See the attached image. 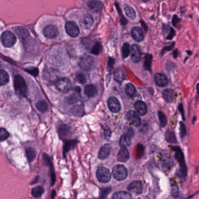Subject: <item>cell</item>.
<instances>
[{
  "mask_svg": "<svg viewBox=\"0 0 199 199\" xmlns=\"http://www.w3.org/2000/svg\"><path fill=\"white\" fill-rule=\"evenodd\" d=\"M36 108L41 112H45L48 110V105L44 100L39 101L36 104Z\"/></svg>",
  "mask_w": 199,
  "mask_h": 199,
  "instance_id": "obj_35",
  "label": "cell"
},
{
  "mask_svg": "<svg viewBox=\"0 0 199 199\" xmlns=\"http://www.w3.org/2000/svg\"><path fill=\"white\" fill-rule=\"evenodd\" d=\"M163 97L167 103L173 102L176 98L175 91L171 88L166 89L163 92Z\"/></svg>",
  "mask_w": 199,
  "mask_h": 199,
  "instance_id": "obj_16",
  "label": "cell"
},
{
  "mask_svg": "<svg viewBox=\"0 0 199 199\" xmlns=\"http://www.w3.org/2000/svg\"><path fill=\"white\" fill-rule=\"evenodd\" d=\"M116 7H117V9H118V11H119V12H120V13L121 14V22L122 25H126V23H127V21H126V19L125 18H124V16L122 15L121 12V9L120 8V7H118V5H117V4H116Z\"/></svg>",
  "mask_w": 199,
  "mask_h": 199,
  "instance_id": "obj_50",
  "label": "cell"
},
{
  "mask_svg": "<svg viewBox=\"0 0 199 199\" xmlns=\"http://www.w3.org/2000/svg\"><path fill=\"white\" fill-rule=\"evenodd\" d=\"M196 117L195 116H193V120H192V124H195V123L196 122Z\"/></svg>",
  "mask_w": 199,
  "mask_h": 199,
  "instance_id": "obj_56",
  "label": "cell"
},
{
  "mask_svg": "<svg viewBox=\"0 0 199 199\" xmlns=\"http://www.w3.org/2000/svg\"><path fill=\"white\" fill-rule=\"evenodd\" d=\"M72 112L76 116H79L82 114V113L83 112V109L82 106L78 105L73 108V109H72Z\"/></svg>",
  "mask_w": 199,
  "mask_h": 199,
  "instance_id": "obj_42",
  "label": "cell"
},
{
  "mask_svg": "<svg viewBox=\"0 0 199 199\" xmlns=\"http://www.w3.org/2000/svg\"><path fill=\"white\" fill-rule=\"evenodd\" d=\"M26 153L27 159H28L29 162H30L33 161V159L35 158V157L36 156V150L32 147L27 148L26 150Z\"/></svg>",
  "mask_w": 199,
  "mask_h": 199,
  "instance_id": "obj_32",
  "label": "cell"
},
{
  "mask_svg": "<svg viewBox=\"0 0 199 199\" xmlns=\"http://www.w3.org/2000/svg\"><path fill=\"white\" fill-rule=\"evenodd\" d=\"M44 189L42 186H37L32 189V195L34 198H39L42 196L44 193Z\"/></svg>",
  "mask_w": 199,
  "mask_h": 199,
  "instance_id": "obj_33",
  "label": "cell"
},
{
  "mask_svg": "<svg viewBox=\"0 0 199 199\" xmlns=\"http://www.w3.org/2000/svg\"><path fill=\"white\" fill-rule=\"evenodd\" d=\"M110 147L108 145H105L102 146L99 153V158L101 159H104L108 158V156L110 154Z\"/></svg>",
  "mask_w": 199,
  "mask_h": 199,
  "instance_id": "obj_24",
  "label": "cell"
},
{
  "mask_svg": "<svg viewBox=\"0 0 199 199\" xmlns=\"http://www.w3.org/2000/svg\"><path fill=\"white\" fill-rule=\"evenodd\" d=\"M125 78L126 74L122 68H118L115 70L114 73V78L116 81L119 83H121L123 80H125Z\"/></svg>",
  "mask_w": 199,
  "mask_h": 199,
  "instance_id": "obj_21",
  "label": "cell"
},
{
  "mask_svg": "<svg viewBox=\"0 0 199 199\" xmlns=\"http://www.w3.org/2000/svg\"><path fill=\"white\" fill-rule=\"evenodd\" d=\"M66 33L70 36L75 37L79 34V28L77 24L74 21H68L65 24Z\"/></svg>",
  "mask_w": 199,
  "mask_h": 199,
  "instance_id": "obj_8",
  "label": "cell"
},
{
  "mask_svg": "<svg viewBox=\"0 0 199 199\" xmlns=\"http://www.w3.org/2000/svg\"><path fill=\"white\" fill-rule=\"evenodd\" d=\"M158 116L159 119V121L160 125L162 127H166L167 123V119L166 117V114L161 111H158Z\"/></svg>",
  "mask_w": 199,
  "mask_h": 199,
  "instance_id": "obj_34",
  "label": "cell"
},
{
  "mask_svg": "<svg viewBox=\"0 0 199 199\" xmlns=\"http://www.w3.org/2000/svg\"><path fill=\"white\" fill-rule=\"evenodd\" d=\"M180 21H181V19L177 16V15L174 14L172 17V24L174 26L177 28V25L180 23Z\"/></svg>",
  "mask_w": 199,
  "mask_h": 199,
  "instance_id": "obj_45",
  "label": "cell"
},
{
  "mask_svg": "<svg viewBox=\"0 0 199 199\" xmlns=\"http://www.w3.org/2000/svg\"><path fill=\"white\" fill-rule=\"evenodd\" d=\"M172 55H173L174 58L177 59V55H178V50H177V49H175V50H174L173 51Z\"/></svg>",
  "mask_w": 199,
  "mask_h": 199,
  "instance_id": "obj_54",
  "label": "cell"
},
{
  "mask_svg": "<svg viewBox=\"0 0 199 199\" xmlns=\"http://www.w3.org/2000/svg\"><path fill=\"white\" fill-rule=\"evenodd\" d=\"M112 176L117 180H123L128 176L127 169L123 165H116L112 169Z\"/></svg>",
  "mask_w": 199,
  "mask_h": 199,
  "instance_id": "obj_4",
  "label": "cell"
},
{
  "mask_svg": "<svg viewBox=\"0 0 199 199\" xmlns=\"http://www.w3.org/2000/svg\"><path fill=\"white\" fill-rule=\"evenodd\" d=\"M142 58V53L140 47L137 44H133L131 47V59L135 63H138Z\"/></svg>",
  "mask_w": 199,
  "mask_h": 199,
  "instance_id": "obj_13",
  "label": "cell"
},
{
  "mask_svg": "<svg viewBox=\"0 0 199 199\" xmlns=\"http://www.w3.org/2000/svg\"><path fill=\"white\" fill-rule=\"evenodd\" d=\"M10 137V133L3 128H0V141L6 140Z\"/></svg>",
  "mask_w": 199,
  "mask_h": 199,
  "instance_id": "obj_41",
  "label": "cell"
},
{
  "mask_svg": "<svg viewBox=\"0 0 199 199\" xmlns=\"http://www.w3.org/2000/svg\"><path fill=\"white\" fill-rule=\"evenodd\" d=\"M152 59L153 56L150 54H147L146 55L144 58V67L145 70L150 71L151 67V63H152Z\"/></svg>",
  "mask_w": 199,
  "mask_h": 199,
  "instance_id": "obj_31",
  "label": "cell"
},
{
  "mask_svg": "<svg viewBox=\"0 0 199 199\" xmlns=\"http://www.w3.org/2000/svg\"><path fill=\"white\" fill-rule=\"evenodd\" d=\"M175 36H176L175 31L174 29H172V28H170L169 32V34L167 35V36L166 37V39L167 40H172Z\"/></svg>",
  "mask_w": 199,
  "mask_h": 199,
  "instance_id": "obj_46",
  "label": "cell"
},
{
  "mask_svg": "<svg viewBox=\"0 0 199 199\" xmlns=\"http://www.w3.org/2000/svg\"><path fill=\"white\" fill-rule=\"evenodd\" d=\"M133 37L137 42H142L144 40V35L142 29L139 27H134L131 31Z\"/></svg>",
  "mask_w": 199,
  "mask_h": 199,
  "instance_id": "obj_17",
  "label": "cell"
},
{
  "mask_svg": "<svg viewBox=\"0 0 199 199\" xmlns=\"http://www.w3.org/2000/svg\"><path fill=\"white\" fill-rule=\"evenodd\" d=\"M112 198L114 199H129L132 198V196L128 192L122 191L115 193Z\"/></svg>",
  "mask_w": 199,
  "mask_h": 199,
  "instance_id": "obj_29",
  "label": "cell"
},
{
  "mask_svg": "<svg viewBox=\"0 0 199 199\" xmlns=\"http://www.w3.org/2000/svg\"><path fill=\"white\" fill-rule=\"evenodd\" d=\"M84 91H85V95L88 97H93L97 93V90L96 88V87H94L93 85H86Z\"/></svg>",
  "mask_w": 199,
  "mask_h": 199,
  "instance_id": "obj_26",
  "label": "cell"
},
{
  "mask_svg": "<svg viewBox=\"0 0 199 199\" xmlns=\"http://www.w3.org/2000/svg\"><path fill=\"white\" fill-rule=\"evenodd\" d=\"M15 32L18 36V37H19V39L23 41L27 39L29 36V33L28 31L26 28L21 26L17 27L15 29Z\"/></svg>",
  "mask_w": 199,
  "mask_h": 199,
  "instance_id": "obj_22",
  "label": "cell"
},
{
  "mask_svg": "<svg viewBox=\"0 0 199 199\" xmlns=\"http://www.w3.org/2000/svg\"><path fill=\"white\" fill-rule=\"evenodd\" d=\"M111 173L109 169L105 167H100L97 171V177L101 183H107L110 180Z\"/></svg>",
  "mask_w": 199,
  "mask_h": 199,
  "instance_id": "obj_6",
  "label": "cell"
},
{
  "mask_svg": "<svg viewBox=\"0 0 199 199\" xmlns=\"http://www.w3.org/2000/svg\"><path fill=\"white\" fill-rule=\"evenodd\" d=\"M134 109L136 112L140 116H144L147 111L146 104L143 101H137L134 104Z\"/></svg>",
  "mask_w": 199,
  "mask_h": 199,
  "instance_id": "obj_19",
  "label": "cell"
},
{
  "mask_svg": "<svg viewBox=\"0 0 199 199\" xmlns=\"http://www.w3.org/2000/svg\"><path fill=\"white\" fill-rule=\"evenodd\" d=\"M43 34L47 38L54 39L58 34V29L54 25H48L44 28Z\"/></svg>",
  "mask_w": 199,
  "mask_h": 199,
  "instance_id": "obj_12",
  "label": "cell"
},
{
  "mask_svg": "<svg viewBox=\"0 0 199 199\" xmlns=\"http://www.w3.org/2000/svg\"><path fill=\"white\" fill-rule=\"evenodd\" d=\"M196 100L197 101L199 99V83L196 85Z\"/></svg>",
  "mask_w": 199,
  "mask_h": 199,
  "instance_id": "obj_53",
  "label": "cell"
},
{
  "mask_svg": "<svg viewBox=\"0 0 199 199\" xmlns=\"http://www.w3.org/2000/svg\"><path fill=\"white\" fill-rule=\"evenodd\" d=\"M131 52L130 46L128 43H125L122 47V57L123 58H126L129 55Z\"/></svg>",
  "mask_w": 199,
  "mask_h": 199,
  "instance_id": "obj_40",
  "label": "cell"
},
{
  "mask_svg": "<svg viewBox=\"0 0 199 199\" xmlns=\"http://www.w3.org/2000/svg\"><path fill=\"white\" fill-rule=\"evenodd\" d=\"M1 42L5 47H11L16 43V39L12 32L6 31L1 34Z\"/></svg>",
  "mask_w": 199,
  "mask_h": 199,
  "instance_id": "obj_3",
  "label": "cell"
},
{
  "mask_svg": "<svg viewBox=\"0 0 199 199\" xmlns=\"http://www.w3.org/2000/svg\"><path fill=\"white\" fill-rule=\"evenodd\" d=\"M1 67H2V64H1V63L0 62V69H1Z\"/></svg>",
  "mask_w": 199,
  "mask_h": 199,
  "instance_id": "obj_60",
  "label": "cell"
},
{
  "mask_svg": "<svg viewBox=\"0 0 199 199\" xmlns=\"http://www.w3.org/2000/svg\"><path fill=\"white\" fill-rule=\"evenodd\" d=\"M82 23L83 28H85L86 29L90 28L93 23V18L92 16L89 14H87V15H85L84 17L83 18Z\"/></svg>",
  "mask_w": 199,
  "mask_h": 199,
  "instance_id": "obj_27",
  "label": "cell"
},
{
  "mask_svg": "<svg viewBox=\"0 0 199 199\" xmlns=\"http://www.w3.org/2000/svg\"><path fill=\"white\" fill-rule=\"evenodd\" d=\"M199 192H198L197 193H199ZM196 193H195V194H193V195L192 196H189V197H188V198H193V197L195 195H196Z\"/></svg>",
  "mask_w": 199,
  "mask_h": 199,
  "instance_id": "obj_58",
  "label": "cell"
},
{
  "mask_svg": "<svg viewBox=\"0 0 199 199\" xmlns=\"http://www.w3.org/2000/svg\"><path fill=\"white\" fill-rule=\"evenodd\" d=\"M186 53H187V54H188V55H189V56H190V55H192V52L190 51V50H187V51H186Z\"/></svg>",
  "mask_w": 199,
  "mask_h": 199,
  "instance_id": "obj_57",
  "label": "cell"
},
{
  "mask_svg": "<svg viewBox=\"0 0 199 199\" xmlns=\"http://www.w3.org/2000/svg\"><path fill=\"white\" fill-rule=\"evenodd\" d=\"M88 8L90 9L91 11L94 12H99L102 8L103 4L102 3L97 0H93L89 2L88 4Z\"/></svg>",
  "mask_w": 199,
  "mask_h": 199,
  "instance_id": "obj_20",
  "label": "cell"
},
{
  "mask_svg": "<svg viewBox=\"0 0 199 199\" xmlns=\"http://www.w3.org/2000/svg\"><path fill=\"white\" fill-rule=\"evenodd\" d=\"M114 64V60L113 58H110L109 60H108V66L109 68L110 69V70L112 68V67H113Z\"/></svg>",
  "mask_w": 199,
  "mask_h": 199,
  "instance_id": "obj_52",
  "label": "cell"
},
{
  "mask_svg": "<svg viewBox=\"0 0 199 199\" xmlns=\"http://www.w3.org/2000/svg\"><path fill=\"white\" fill-rule=\"evenodd\" d=\"M10 80V77L7 71L0 69V86L7 84Z\"/></svg>",
  "mask_w": 199,
  "mask_h": 199,
  "instance_id": "obj_28",
  "label": "cell"
},
{
  "mask_svg": "<svg viewBox=\"0 0 199 199\" xmlns=\"http://www.w3.org/2000/svg\"><path fill=\"white\" fill-rule=\"evenodd\" d=\"M108 106L112 112L118 113L121 110V105L118 100L115 97H111L108 100Z\"/></svg>",
  "mask_w": 199,
  "mask_h": 199,
  "instance_id": "obj_15",
  "label": "cell"
},
{
  "mask_svg": "<svg viewBox=\"0 0 199 199\" xmlns=\"http://www.w3.org/2000/svg\"><path fill=\"white\" fill-rule=\"evenodd\" d=\"M124 11H125L126 15H127V16L128 18H129L130 19H134L136 18V12L134 10V9L131 6H129L128 5H125L124 6Z\"/></svg>",
  "mask_w": 199,
  "mask_h": 199,
  "instance_id": "obj_30",
  "label": "cell"
},
{
  "mask_svg": "<svg viewBox=\"0 0 199 199\" xmlns=\"http://www.w3.org/2000/svg\"><path fill=\"white\" fill-rule=\"evenodd\" d=\"M177 109L179 111L180 113L181 114V116H182V120L183 121L185 120V113H184V108H183V104L182 103H180L178 105V107H177Z\"/></svg>",
  "mask_w": 199,
  "mask_h": 199,
  "instance_id": "obj_48",
  "label": "cell"
},
{
  "mask_svg": "<svg viewBox=\"0 0 199 199\" xmlns=\"http://www.w3.org/2000/svg\"><path fill=\"white\" fill-rule=\"evenodd\" d=\"M154 79L155 84L160 87H164L168 84V78L166 75L162 73H156L154 75Z\"/></svg>",
  "mask_w": 199,
  "mask_h": 199,
  "instance_id": "obj_14",
  "label": "cell"
},
{
  "mask_svg": "<svg viewBox=\"0 0 199 199\" xmlns=\"http://www.w3.org/2000/svg\"><path fill=\"white\" fill-rule=\"evenodd\" d=\"M165 137L166 141L170 144H177V143L175 132L171 129H168L166 131Z\"/></svg>",
  "mask_w": 199,
  "mask_h": 199,
  "instance_id": "obj_23",
  "label": "cell"
},
{
  "mask_svg": "<svg viewBox=\"0 0 199 199\" xmlns=\"http://www.w3.org/2000/svg\"><path fill=\"white\" fill-rule=\"evenodd\" d=\"M126 120L135 127H139L141 124V120L135 111H129L126 115Z\"/></svg>",
  "mask_w": 199,
  "mask_h": 199,
  "instance_id": "obj_10",
  "label": "cell"
},
{
  "mask_svg": "<svg viewBox=\"0 0 199 199\" xmlns=\"http://www.w3.org/2000/svg\"><path fill=\"white\" fill-rule=\"evenodd\" d=\"M56 88L61 93H68L72 88L71 81L66 78H62L58 79L56 84Z\"/></svg>",
  "mask_w": 199,
  "mask_h": 199,
  "instance_id": "obj_5",
  "label": "cell"
},
{
  "mask_svg": "<svg viewBox=\"0 0 199 199\" xmlns=\"http://www.w3.org/2000/svg\"><path fill=\"white\" fill-rule=\"evenodd\" d=\"M111 188H104L101 189V198H105L107 197L108 194L110 192Z\"/></svg>",
  "mask_w": 199,
  "mask_h": 199,
  "instance_id": "obj_47",
  "label": "cell"
},
{
  "mask_svg": "<svg viewBox=\"0 0 199 199\" xmlns=\"http://www.w3.org/2000/svg\"><path fill=\"white\" fill-rule=\"evenodd\" d=\"M14 87L18 95L26 97L27 94V87L23 78L19 75L15 76L14 79Z\"/></svg>",
  "mask_w": 199,
  "mask_h": 199,
  "instance_id": "obj_2",
  "label": "cell"
},
{
  "mask_svg": "<svg viewBox=\"0 0 199 199\" xmlns=\"http://www.w3.org/2000/svg\"><path fill=\"white\" fill-rule=\"evenodd\" d=\"M70 131L71 129L69 127V126L64 124L61 125L58 129V134L60 138H61V139H64L66 138L70 134Z\"/></svg>",
  "mask_w": 199,
  "mask_h": 199,
  "instance_id": "obj_25",
  "label": "cell"
},
{
  "mask_svg": "<svg viewBox=\"0 0 199 199\" xmlns=\"http://www.w3.org/2000/svg\"><path fill=\"white\" fill-rule=\"evenodd\" d=\"M171 149L174 151V156L179 166V172L182 177L185 179L188 175V168L185 162V155L179 145L171 146Z\"/></svg>",
  "mask_w": 199,
  "mask_h": 199,
  "instance_id": "obj_1",
  "label": "cell"
},
{
  "mask_svg": "<svg viewBox=\"0 0 199 199\" xmlns=\"http://www.w3.org/2000/svg\"><path fill=\"white\" fill-rule=\"evenodd\" d=\"M104 135H105V137L106 138H110L111 135V132L110 128L108 127H107L104 128Z\"/></svg>",
  "mask_w": 199,
  "mask_h": 199,
  "instance_id": "obj_51",
  "label": "cell"
},
{
  "mask_svg": "<svg viewBox=\"0 0 199 199\" xmlns=\"http://www.w3.org/2000/svg\"><path fill=\"white\" fill-rule=\"evenodd\" d=\"M179 132H180V137L182 139H183L185 137L187 134L186 127L184 123L182 122H179Z\"/></svg>",
  "mask_w": 199,
  "mask_h": 199,
  "instance_id": "obj_38",
  "label": "cell"
},
{
  "mask_svg": "<svg viewBox=\"0 0 199 199\" xmlns=\"http://www.w3.org/2000/svg\"><path fill=\"white\" fill-rule=\"evenodd\" d=\"M129 158V154L125 147H121L117 155V159L120 162H126Z\"/></svg>",
  "mask_w": 199,
  "mask_h": 199,
  "instance_id": "obj_18",
  "label": "cell"
},
{
  "mask_svg": "<svg viewBox=\"0 0 199 199\" xmlns=\"http://www.w3.org/2000/svg\"><path fill=\"white\" fill-rule=\"evenodd\" d=\"M79 65L82 70L88 71L94 65V60L89 55L83 56L80 59Z\"/></svg>",
  "mask_w": 199,
  "mask_h": 199,
  "instance_id": "obj_7",
  "label": "cell"
},
{
  "mask_svg": "<svg viewBox=\"0 0 199 199\" xmlns=\"http://www.w3.org/2000/svg\"><path fill=\"white\" fill-rule=\"evenodd\" d=\"M143 189L142 183L139 180H134L128 186V190L134 195H139L142 193Z\"/></svg>",
  "mask_w": 199,
  "mask_h": 199,
  "instance_id": "obj_11",
  "label": "cell"
},
{
  "mask_svg": "<svg viewBox=\"0 0 199 199\" xmlns=\"http://www.w3.org/2000/svg\"><path fill=\"white\" fill-rule=\"evenodd\" d=\"M175 45V42H172V44H170L169 46H166L164 47L163 50H161V53H160V55L161 56H163L164 55L165 53H166V52H169V51H171L173 49V48L174 47Z\"/></svg>",
  "mask_w": 199,
  "mask_h": 199,
  "instance_id": "obj_44",
  "label": "cell"
},
{
  "mask_svg": "<svg viewBox=\"0 0 199 199\" xmlns=\"http://www.w3.org/2000/svg\"><path fill=\"white\" fill-rule=\"evenodd\" d=\"M77 82L80 84H83L86 81V78L82 74H79L76 77Z\"/></svg>",
  "mask_w": 199,
  "mask_h": 199,
  "instance_id": "obj_49",
  "label": "cell"
},
{
  "mask_svg": "<svg viewBox=\"0 0 199 199\" xmlns=\"http://www.w3.org/2000/svg\"><path fill=\"white\" fill-rule=\"evenodd\" d=\"M134 135V131L132 129H128L127 132L123 134L120 140V144L121 147H128L131 143V138Z\"/></svg>",
  "mask_w": 199,
  "mask_h": 199,
  "instance_id": "obj_9",
  "label": "cell"
},
{
  "mask_svg": "<svg viewBox=\"0 0 199 199\" xmlns=\"http://www.w3.org/2000/svg\"><path fill=\"white\" fill-rule=\"evenodd\" d=\"M101 44L99 42L96 43L93 45L91 50V53L94 55H98L101 50Z\"/></svg>",
  "mask_w": 199,
  "mask_h": 199,
  "instance_id": "obj_39",
  "label": "cell"
},
{
  "mask_svg": "<svg viewBox=\"0 0 199 199\" xmlns=\"http://www.w3.org/2000/svg\"><path fill=\"white\" fill-rule=\"evenodd\" d=\"M188 58H189V57H186V58H185V60H184V63H185V61H186V60H188Z\"/></svg>",
  "mask_w": 199,
  "mask_h": 199,
  "instance_id": "obj_59",
  "label": "cell"
},
{
  "mask_svg": "<svg viewBox=\"0 0 199 199\" xmlns=\"http://www.w3.org/2000/svg\"><path fill=\"white\" fill-rule=\"evenodd\" d=\"M76 144H77L76 140H71V141H67L64 145V154L68 153L69 150H71V149L74 148Z\"/></svg>",
  "mask_w": 199,
  "mask_h": 199,
  "instance_id": "obj_36",
  "label": "cell"
},
{
  "mask_svg": "<svg viewBox=\"0 0 199 199\" xmlns=\"http://www.w3.org/2000/svg\"><path fill=\"white\" fill-rule=\"evenodd\" d=\"M125 92L128 96L133 97L136 93V89L132 84H128L126 86Z\"/></svg>",
  "mask_w": 199,
  "mask_h": 199,
  "instance_id": "obj_37",
  "label": "cell"
},
{
  "mask_svg": "<svg viewBox=\"0 0 199 199\" xmlns=\"http://www.w3.org/2000/svg\"><path fill=\"white\" fill-rule=\"evenodd\" d=\"M179 195V189L177 185H172L171 186V195L174 198H177Z\"/></svg>",
  "mask_w": 199,
  "mask_h": 199,
  "instance_id": "obj_43",
  "label": "cell"
},
{
  "mask_svg": "<svg viewBox=\"0 0 199 199\" xmlns=\"http://www.w3.org/2000/svg\"><path fill=\"white\" fill-rule=\"evenodd\" d=\"M141 23H142V26L143 27L144 31H145L146 32H147V26L146 24V23H144L143 21H141Z\"/></svg>",
  "mask_w": 199,
  "mask_h": 199,
  "instance_id": "obj_55",
  "label": "cell"
}]
</instances>
